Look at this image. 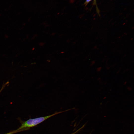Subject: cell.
I'll use <instances>...</instances> for the list:
<instances>
[{"label":"cell","mask_w":134,"mask_h":134,"mask_svg":"<svg viewBox=\"0 0 134 134\" xmlns=\"http://www.w3.org/2000/svg\"><path fill=\"white\" fill-rule=\"evenodd\" d=\"M69 110H70V109L63 111L56 112L52 114L45 116L33 119H30L26 121L22 122L21 126L16 130H19L24 129L28 130L31 128L36 126L50 117L56 114Z\"/></svg>","instance_id":"obj_1"},{"label":"cell","mask_w":134,"mask_h":134,"mask_svg":"<svg viewBox=\"0 0 134 134\" xmlns=\"http://www.w3.org/2000/svg\"><path fill=\"white\" fill-rule=\"evenodd\" d=\"M24 130H25V129L21 130H16L14 131H13L11 132H9L8 133L2 134H13L19 132H20L24 131Z\"/></svg>","instance_id":"obj_2"},{"label":"cell","mask_w":134,"mask_h":134,"mask_svg":"<svg viewBox=\"0 0 134 134\" xmlns=\"http://www.w3.org/2000/svg\"><path fill=\"white\" fill-rule=\"evenodd\" d=\"M8 84V82H6L5 84H4L2 87H1V89L0 90V93H1L2 91L3 90V89L4 88L5 86Z\"/></svg>","instance_id":"obj_3"},{"label":"cell","mask_w":134,"mask_h":134,"mask_svg":"<svg viewBox=\"0 0 134 134\" xmlns=\"http://www.w3.org/2000/svg\"><path fill=\"white\" fill-rule=\"evenodd\" d=\"M92 0H86L84 3V4L85 5H86L87 4Z\"/></svg>","instance_id":"obj_4"},{"label":"cell","mask_w":134,"mask_h":134,"mask_svg":"<svg viewBox=\"0 0 134 134\" xmlns=\"http://www.w3.org/2000/svg\"><path fill=\"white\" fill-rule=\"evenodd\" d=\"M101 67H99L97 69V70L98 71H100L101 69Z\"/></svg>","instance_id":"obj_5"},{"label":"cell","mask_w":134,"mask_h":134,"mask_svg":"<svg viewBox=\"0 0 134 134\" xmlns=\"http://www.w3.org/2000/svg\"><path fill=\"white\" fill-rule=\"evenodd\" d=\"M95 61H92V64L91 66L92 65H93L94 64H95Z\"/></svg>","instance_id":"obj_6"},{"label":"cell","mask_w":134,"mask_h":134,"mask_svg":"<svg viewBox=\"0 0 134 134\" xmlns=\"http://www.w3.org/2000/svg\"><path fill=\"white\" fill-rule=\"evenodd\" d=\"M127 89L129 90H131L132 89L131 88L129 87H127Z\"/></svg>","instance_id":"obj_7"},{"label":"cell","mask_w":134,"mask_h":134,"mask_svg":"<svg viewBox=\"0 0 134 134\" xmlns=\"http://www.w3.org/2000/svg\"><path fill=\"white\" fill-rule=\"evenodd\" d=\"M97 48V46H95L94 47V48L95 49H96Z\"/></svg>","instance_id":"obj_8"},{"label":"cell","mask_w":134,"mask_h":134,"mask_svg":"<svg viewBox=\"0 0 134 134\" xmlns=\"http://www.w3.org/2000/svg\"><path fill=\"white\" fill-rule=\"evenodd\" d=\"M127 83V82H125L124 83V85H125Z\"/></svg>","instance_id":"obj_9"},{"label":"cell","mask_w":134,"mask_h":134,"mask_svg":"<svg viewBox=\"0 0 134 134\" xmlns=\"http://www.w3.org/2000/svg\"><path fill=\"white\" fill-rule=\"evenodd\" d=\"M98 80H100V78H98Z\"/></svg>","instance_id":"obj_10"},{"label":"cell","mask_w":134,"mask_h":134,"mask_svg":"<svg viewBox=\"0 0 134 134\" xmlns=\"http://www.w3.org/2000/svg\"><path fill=\"white\" fill-rule=\"evenodd\" d=\"M125 24V23H124L123 24V25H124Z\"/></svg>","instance_id":"obj_11"},{"label":"cell","mask_w":134,"mask_h":134,"mask_svg":"<svg viewBox=\"0 0 134 134\" xmlns=\"http://www.w3.org/2000/svg\"><path fill=\"white\" fill-rule=\"evenodd\" d=\"M134 28V27H133L132 28V29H133Z\"/></svg>","instance_id":"obj_12"},{"label":"cell","mask_w":134,"mask_h":134,"mask_svg":"<svg viewBox=\"0 0 134 134\" xmlns=\"http://www.w3.org/2000/svg\"><path fill=\"white\" fill-rule=\"evenodd\" d=\"M133 39V38H132L131 39V40H132Z\"/></svg>","instance_id":"obj_13"},{"label":"cell","mask_w":134,"mask_h":134,"mask_svg":"<svg viewBox=\"0 0 134 134\" xmlns=\"http://www.w3.org/2000/svg\"><path fill=\"white\" fill-rule=\"evenodd\" d=\"M105 98H106L105 97L104 98V99H105Z\"/></svg>","instance_id":"obj_14"},{"label":"cell","mask_w":134,"mask_h":134,"mask_svg":"<svg viewBox=\"0 0 134 134\" xmlns=\"http://www.w3.org/2000/svg\"><path fill=\"white\" fill-rule=\"evenodd\" d=\"M127 34H126V35H127Z\"/></svg>","instance_id":"obj_15"},{"label":"cell","mask_w":134,"mask_h":134,"mask_svg":"<svg viewBox=\"0 0 134 134\" xmlns=\"http://www.w3.org/2000/svg\"><path fill=\"white\" fill-rule=\"evenodd\" d=\"M120 37H119V38H120Z\"/></svg>","instance_id":"obj_16"}]
</instances>
